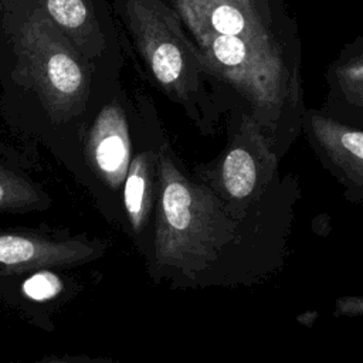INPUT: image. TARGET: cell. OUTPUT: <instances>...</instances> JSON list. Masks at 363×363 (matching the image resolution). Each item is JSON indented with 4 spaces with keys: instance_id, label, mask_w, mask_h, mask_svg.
Masks as SVG:
<instances>
[{
    "instance_id": "obj_1",
    "label": "cell",
    "mask_w": 363,
    "mask_h": 363,
    "mask_svg": "<svg viewBox=\"0 0 363 363\" xmlns=\"http://www.w3.org/2000/svg\"><path fill=\"white\" fill-rule=\"evenodd\" d=\"M119 86L75 50L35 0H0V113L78 182L85 129Z\"/></svg>"
},
{
    "instance_id": "obj_2",
    "label": "cell",
    "mask_w": 363,
    "mask_h": 363,
    "mask_svg": "<svg viewBox=\"0 0 363 363\" xmlns=\"http://www.w3.org/2000/svg\"><path fill=\"white\" fill-rule=\"evenodd\" d=\"M146 74L172 99L194 104L203 68L176 14L163 0H109Z\"/></svg>"
},
{
    "instance_id": "obj_3",
    "label": "cell",
    "mask_w": 363,
    "mask_h": 363,
    "mask_svg": "<svg viewBox=\"0 0 363 363\" xmlns=\"http://www.w3.org/2000/svg\"><path fill=\"white\" fill-rule=\"evenodd\" d=\"M121 86L98 108L81 142V179L92 194L102 197L122 190L130 160L132 132Z\"/></svg>"
},
{
    "instance_id": "obj_4",
    "label": "cell",
    "mask_w": 363,
    "mask_h": 363,
    "mask_svg": "<svg viewBox=\"0 0 363 363\" xmlns=\"http://www.w3.org/2000/svg\"><path fill=\"white\" fill-rule=\"evenodd\" d=\"M48 20L96 69L119 79L123 62L109 0H35Z\"/></svg>"
},
{
    "instance_id": "obj_5",
    "label": "cell",
    "mask_w": 363,
    "mask_h": 363,
    "mask_svg": "<svg viewBox=\"0 0 363 363\" xmlns=\"http://www.w3.org/2000/svg\"><path fill=\"white\" fill-rule=\"evenodd\" d=\"M101 242L86 235L35 230H0V277L75 267L95 259Z\"/></svg>"
},
{
    "instance_id": "obj_6",
    "label": "cell",
    "mask_w": 363,
    "mask_h": 363,
    "mask_svg": "<svg viewBox=\"0 0 363 363\" xmlns=\"http://www.w3.org/2000/svg\"><path fill=\"white\" fill-rule=\"evenodd\" d=\"M257 118L244 115L217 167L216 182L231 200H247L265 186L277 167V157Z\"/></svg>"
},
{
    "instance_id": "obj_7",
    "label": "cell",
    "mask_w": 363,
    "mask_h": 363,
    "mask_svg": "<svg viewBox=\"0 0 363 363\" xmlns=\"http://www.w3.org/2000/svg\"><path fill=\"white\" fill-rule=\"evenodd\" d=\"M176 14L187 40L193 43L207 34L233 35L282 51L271 23L250 14L231 0H163Z\"/></svg>"
},
{
    "instance_id": "obj_8",
    "label": "cell",
    "mask_w": 363,
    "mask_h": 363,
    "mask_svg": "<svg viewBox=\"0 0 363 363\" xmlns=\"http://www.w3.org/2000/svg\"><path fill=\"white\" fill-rule=\"evenodd\" d=\"M306 123L315 147L335 173L363 187V130L316 112L308 113Z\"/></svg>"
},
{
    "instance_id": "obj_9",
    "label": "cell",
    "mask_w": 363,
    "mask_h": 363,
    "mask_svg": "<svg viewBox=\"0 0 363 363\" xmlns=\"http://www.w3.org/2000/svg\"><path fill=\"white\" fill-rule=\"evenodd\" d=\"M51 203L34 174V163L0 136V213L44 211Z\"/></svg>"
},
{
    "instance_id": "obj_10",
    "label": "cell",
    "mask_w": 363,
    "mask_h": 363,
    "mask_svg": "<svg viewBox=\"0 0 363 363\" xmlns=\"http://www.w3.org/2000/svg\"><path fill=\"white\" fill-rule=\"evenodd\" d=\"M155 182H157L156 149L146 146L132 155L122 186L123 207L135 228H139L146 217Z\"/></svg>"
},
{
    "instance_id": "obj_11",
    "label": "cell",
    "mask_w": 363,
    "mask_h": 363,
    "mask_svg": "<svg viewBox=\"0 0 363 363\" xmlns=\"http://www.w3.org/2000/svg\"><path fill=\"white\" fill-rule=\"evenodd\" d=\"M332 75L337 94L347 104L363 108V55L337 62Z\"/></svg>"
},
{
    "instance_id": "obj_12",
    "label": "cell",
    "mask_w": 363,
    "mask_h": 363,
    "mask_svg": "<svg viewBox=\"0 0 363 363\" xmlns=\"http://www.w3.org/2000/svg\"><path fill=\"white\" fill-rule=\"evenodd\" d=\"M60 279L48 271H38L24 285V291L28 296L34 299H47L54 296L60 289Z\"/></svg>"
},
{
    "instance_id": "obj_13",
    "label": "cell",
    "mask_w": 363,
    "mask_h": 363,
    "mask_svg": "<svg viewBox=\"0 0 363 363\" xmlns=\"http://www.w3.org/2000/svg\"><path fill=\"white\" fill-rule=\"evenodd\" d=\"M231 1L234 4H237L238 7H241L242 10L248 11L250 14L257 16L267 23H271L269 11H268L265 0H231Z\"/></svg>"
},
{
    "instance_id": "obj_14",
    "label": "cell",
    "mask_w": 363,
    "mask_h": 363,
    "mask_svg": "<svg viewBox=\"0 0 363 363\" xmlns=\"http://www.w3.org/2000/svg\"><path fill=\"white\" fill-rule=\"evenodd\" d=\"M48 363H81V362H74L71 359H67V360H52V362H48Z\"/></svg>"
}]
</instances>
